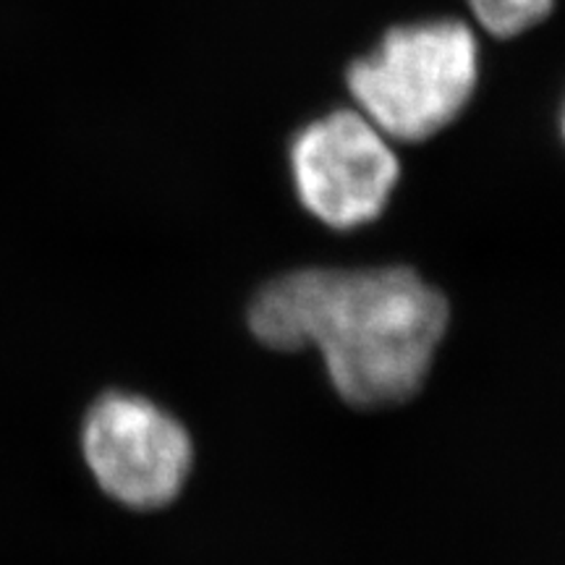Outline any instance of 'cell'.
<instances>
[{"instance_id":"obj_2","label":"cell","mask_w":565,"mask_h":565,"mask_svg":"<svg viewBox=\"0 0 565 565\" xmlns=\"http://www.w3.org/2000/svg\"><path fill=\"white\" fill-rule=\"evenodd\" d=\"M359 113L387 139L416 145L450 126L479 84V45L458 19L393 26L345 71Z\"/></svg>"},{"instance_id":"obj_5","label":"cell","mask_w":565,"mask_h":565,"mask_svg":"<svg viewBox=\"0 0 565 565\" xmlns=\"http://www.w3.org/2000/svg\"><path fill=\"white\" fill-rule=\"evenodd\" d=\"M466 3L487 34L508 40L545 21L555 0H466Z\"/></svg>"},{"instance_id":"obj_1","label":"cell","mask_w":565,"mask_h":565,"mask_svg":"<svg viewBox=\"0 0 565 565\" xmlns=\"http://www.w3.org/2000/svg\"><path fill=\"white\" fill-rule=\"evenodd\" d=\"M448 320L445 296L408 267L286 273L249 307L259 343L286 353L315 345L335 393L356 408L414 398Z\"/></svg>"},{"instance_id":"obj_3","label":"cell","mask_w":565,"mask_h":565,"mask_svg":"<svg viewBox=\"0 0 565 565\" xmlns=\"http://www.w3.org/2000/svg\"><path fill=\"white\" fill-rule=\"evenodd\" d=\"M82 454L108 498L134 511L171 505L192 475L186 427L154 401L105 393L82 427Z\"/></svg>"},{"instance_id":"obj_4","label":"cell","mask_w":565,"mask_h":565,"mask_svg":"<svg viewBox=\"0 0 565 565\" xmlns=\"http://www.w3.org/2000/svg\"><path fill=\"white\" fill-rule=\"evenodd\" d=\"M291 175L309 215L333 231H356L383 215L401 162L370 118L341 108L296 134Z\"/></svg>"}]
</instances>
